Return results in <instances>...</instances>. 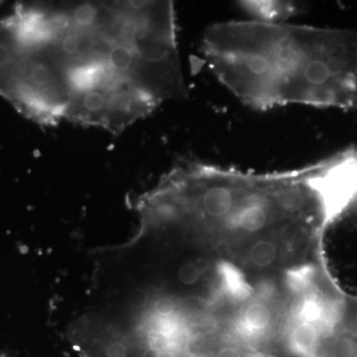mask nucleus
Instances as JSON below:
<instances>
[{
	"label": "nucleus",
	"mask_w": 357,
	"mask_h": 357,
	"mask_svg": "<svg viewBox=\"0 0 357 357\" xmlns=\"http://www.w3.org/2000/svg\"><path fill=\"white\" fill-rule=\"evenodd\" d=\"M214 357H244L238 348L234 347H223L216 352Z\"/></svg>",
	"instance_id": "obj_9"
},
{
	"label": "nucleus",
	"mask_w": 357,
	"mask_h": 357,
	"mask_svg": "<svg viewBox=\"0 0 357 357\" xmlns=\"http://www.w3.org/2000/svg\"><path fill=\"white\" fill-rule=\"evenodd\" d=\"M202 53L216 79L252 108H357L356 31L222 22L205 31Z\"/></svg>",
	"instance_id": "obj_2"
},
{
	"label": "nucleus",
	"mask_w": 357,
	"mask_h": 357,
	"mask_svg": "<svg viewBox=\"0 0 357 357\" xmlns=\"http://www.w3.org/2000/svg\"><path fill=\"white\" fill-rule=\"evenodd\" d=\"M291 347L299 356L312 357L320 348V332L316 325L303 323L292 334Z\"/></svg>",
	"instance_id": "obj_5"
},
{
	"label": "nucleus",
	"mask_w": 357,
	"mask_h": 357,
	"mask_svg": "<svg viewBox=\"0 0 357 357\" xmlns=\"http://www.w3.org/2000/svg\"><path fill=\"white\" fill-rule=\"evenodd\" d=\"M277 255L275 245L269 240L256 241L255 244L252 245L249 252V257L251 262L255 266L263 268L269 266L274 262Z\"/></svg>",
	"instance_id": "obj_7"
},
{
	"label": "nucleus",
	"mask_w": 357,
	"mask_h": 357,
	"mask_svg": "<svg viewBox=\"0 0 357 357\" xmlns=\"http://www.w3.org/2000/svg\"><path fill=\"white\" fill-rule=\"evenodd\" d=\"M40 24L67 97L65 118L118 134L184 100L172 1L41 3Z\"/></svg>",
	"instance_id": "obj_1"
},
{
	"label": "nucleus",
	"mask_w": 357,
	"mask_h": 357,
	"mask_svg": "<svg viewBox=\"0 0 357 357\" xmlns=\"http://www.w3.org/2000/svg\"><path fill=\"white\" fill-rule=\"evenodd\" d=\"M152 357H182L180 352L174 349H161L153 352Z\"/></svg>",
	"instance_id": "obj_10"
},
{
	"label": "nucleus",
	"mask_w": 357,
	"mask_h": 357,
	"mask_svg": "<svg viewBox=\"0 0 357 357\" xmlns=\"http://www.w3.org/2000/svg\"><path fill=\"white\" fill-rule=\"evenodd\" d=\"M202 272L200 267L194 262H185L178 270V279L182 284L194 285L200 278Z\"/></svg>",
	"instance_id": "obj_8"
},
{
	"label": "nucleus",
	"mask_w": 357,
	"mask_h": 357,
	"mask_svg": "<svg viewBox=\"0 0 357 357\" xmlns=\"http://www.w3.org/2000/svg\"><path fill=\"white\" fill-rule=\"evenodd\" d=\"M238 5L255 21L266 23H282L297 12L296 6L292 2L240 1Z\"/></svg>",
	"instance_id": "obj_4"
},
{
	"label": "nucleus",
	"mask_w": 357,
	"mask_h": 357,
	"mask_svg": "<svg viewBox=\"0 0 357 357\" xmlns=\"http://www.w3.org/2000/svg\"><path fill=\"white\" fill-rule=\"evenodd\" d=\"M247 327L252 330H266L271 321L269 308L263 303H253L249 306L244 314Z\"/></svg>",
	"instance_id": "obj_6"
},
{
	"label": "nucleus",
	"mask_w": 357,
	"mask_h": 357,
	"mask_svg": "<svg viewBox=\"0 0 357 357\" xmlns=\"http://www.w3.org/2000/svg\"><path fill=\"white\" fill-rule=\"evenodd\" d=\"M0 95L37 124L65 118L67 98L45 44L35 4L0 19Z\"/></svg>",
	"instance_id": "obj_3"
}]
</instances>
